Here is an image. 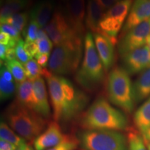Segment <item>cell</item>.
<instances>
[{"mask_svg": "<svg viewBox=\"0 0 150 150\" xmlns=\"http://www.w3.org/2000/svg\"><path fill=\"white\" fill-rule=\"evenodd\" d=\"M42 76L47 82L53 118L56 122H68L79 115L88 102V97L70 81L42 69Z\"/></svg>", "mask_w": 150, "mask_h": 150, "instance_id": "1", "label": "cell"}, {"mask_svg": "<svg viewBox=\"0 0 150 150\" xmlns=\"http://www.w3.org/2000/svg\"><path fill=\"white\" fill-rule=\"evenodd\" d=\"M81 126L84 130L123 131L128 129L125 114L112 106L104 97L97 98L82 115Z\"/></svg>", "mask_w": 150, "mask_h": 150, "instance_id": "2", "label": "cell"}, {"mask_svg": "<svg viewBox=\"0 0 150 150\" xmlns=\"http://www.w3.org/2000/svg\"><path fill=\"white\" fill-rule=\"evenodd\" d=\"M9 127L27 141H34L45 129V118L15 101L6 110Z\"/></svg>", "mask_w": 150, "mask_h": 150, "instance_id": "3", "label": "cell"}, {"mask_svg": "<svg viewBox=\"0 0 150 150\" xmlns=\"http://www.w3.org/2000/svg\"><path fill=\"white\" fill-rule=\"evenodd\" d=\"M104 72L94 38L91 33H88L84 38L83 61L75 74V80L86 91H96L104 81Z\"/></svg>", "mask_w": 150, "mask_h": 150, "instance_id": "4", "label": "cell"}, {"mask_svg": "<svg viewBox=\"0 0 150 150\" xmlns=\"http://www.w3.org/2000/svg\"><path fill=\"white\" fill-rule=\"evenodd\" d=\"M82 44V38L76 36L56 46L49 61L50 70L59 76L76 72L81 60Z\"/></svg>", "mask_w": 150, "mask_h": 150, "instance_id": "5", "label": "cell"}, {"mask_svg": "<svg viewBox=\"0 0 150 150\" xmlns=\"http://www.w3.org/2000/svg\"><path fill=\"white\" fill-rule=\"evenodd\" d=\"M109 101L121 108L123 111L131 113L134 108L133 86L127 71L121 67H115L110 71L106 84Z\"/></svg>", "mask_w": 150, "mask_h": 150, "instance_id": "6", "label": "cell"}, {"mask_svg": "<svg viewBox=\"0 0 150 150\" xmlns=\"http://www.w3.org/2000/svg\"><path fill=\"white\" fill-rule=\"evenodd\" d=\"M77 139L83 150H129L127 138L117 131L83 130Z\"/></svg>", "mask_w": 150, "mask_h": 150, "instance_id": "7", "label": "cell"}, {"mask_svg": "<svg viewBox=\"0 0 150 150\" xmlns=\"http://www.w3.org/2000/svg\"><path fill=\"white\" fill-rule=\"evenodd\" d=\"M133 0H120L106 11L99 24V34L104 35L114 45L117 42V34L125 22Z\"/></svg>", "mask_w": 150, "mask_h": 150, "instance_id": "8", "label": "cell"}, {"mask_svg": "<svg viewBox=\"0 0 150 150\" xmlns=\"http://www.w3.org/2000/svg\"><path fill=\"white\" fill-rule=\"evenodd\" d=\"M118 43V52L122 57L136 49L148 44L150 40V18L129 30Z\"/></svg>", "mask_w": 150, "mask_h": 150, "instance_id": "9", "label": "cell"}, {"mask_svg": "<svg viewBox=\"0 0 150 150\" xmlns=\"http://www.w3.org/2000/svg\"><path fill=\"white\" fill-rule=\"evenodd\" d=\"M44 29L55 46L59 45L61 43L72 38L79 36L70 27L67 21L64 13L59 9H56L54 11L51 20Z\"/></svg>", "mask_w": 150, "mask_h": 150, "instance_id": "10", "label": "cell"}, {"mask_svg": "<svg viewBox=\"0 0 150 150\" xmlns=\"http://www.w3.org/2000/svg\"><path fill=\"white\" fill-rule=\"evenodd\" d=\"M85 0H68L65 7L64 14L74 32L83 37L85 32Z\"/></svg>", "mask_w": 150, "mask_h": 150, "instance_id": "11", "label": "cell"}, {"mask_svg": "<svg viewBox=\"0 0 150 150\" xmlns=\"http://www.w3.org/2000/svg\"><path fill=\"white\" fill-rule=\"evenodd\" d=\"M123 68L129 74L142 72L150 67V51L148 45L136 49L122 56Z\"/></svg>", "mask_w": 150, "mask_h": 150, "instance_id": "12", "label": "cell"}, {"mask_svg": "<svg viewBox=\"0 0 150 150\" xmlns=\"http://www.w3.org/2000/svg\"><path fill=\"white\" fill-rule=\"evenodd\" d=\"M68 135L63 134L59 123L52 121L47 129L33 141L35 150H47L59 145Z\"/></svg>", "mask_w": 150, "mask_h": 150, "instance_id": "13", "label": "cell"}, {"mask_svg": "<svg viewBox=\"0 0 150 150\" xmlns=\"http://www.w3.org/2000/svg\"><path fill=\"white\" fill-rule=\"evenodd\" d=\"M150 18V0H134L120 38L129 30Z\"/></svg>", "mask_w": 150, "mask_h": 150, "instance_id": "14", "label": "cell"}, {"mask_svg": "<svg viewBox=\"0 0 150 150\" xmlns=\"http://www.w3.org/2000/svg\"><path fill=\"white\" fill-rule=\"evenodd\" d=\"M33 88L34 96L33 110L45 119L49 118L51 115V110L44 79L39 77L33 81Z\"/></svg>", "mask_w": 150, "mask_h": 150, "instance_id": "15", "label": "cell"}, {"mask_svg": "<svg viewBox=\"0 0 150 150\" xmlns=\"http://www.w3.org/2000/svg\"><path fill=\"white\" fill-rule=\"evenodd\" d=\"M93 38L97 53L104 66L105 72H107L113 64L115 45L107 38L99 33H95Z\"/></svg>", "mask_w": 150, "mask_h": 150, "instance_id": "16", "label": "cell"}, {"mask_svg": "<svg viewBox=\"0 0 150 150\" xmlns=\"http://www.w3.org/2000/svg\"><path fill=\"white\" fill-rule=\"evenodd\" d=\"M53 11V0H41L31 8L30 18L34 20L40 29H43L51 20Z\"/></svg>", "mask_w": 150, "mask_h": 150, "instance_id": "17", "label": "cell"}, {"mask_svg": "<svg viewBox=\"0 0 150 150\" xmlns=\"http://www.w3.org/2000/svg\"><path fill=\"white\" fill-rule=\"evenodd\" d=\"M105 13L95 0H88L86 8L85 27L95 33L99 32V24Z\"/></svg>", "mask_w": 150, "mask_h": 150, "instance_id": "18", "label": "cell"}, {"mask_svg": "<svg viewBox=\"0 0 150 150\" xmlns=\"http://www.w3.org/2000/svg\"><path fill=\"white\" fill-rule=\"evenodd\" d=\"M135 104L150 97V67L140 73L133 85Z\"/></svg>", "mask_w": 150, "mask_h": 150, "instance_id": "19", "label": "cell"}, {"mask_svg": "<svg viewBox=\"0 0 150 150\" xmlns=\"http://www.w3.org/2000/svg\"><path fill=\"white\" fill-rule=\"evenodd\" d=\"M19 104L30 109L34 108L33 81L27 79L17 85L16 100Z\"/></svg>", "mask_w": 150, "mask_h": 150, "instance_id": "20", "label": "cell"}, {"mask_svg": "<svg viewBox=\"0 0 150 150\" xmlns=\"http://www.w3.org/2000/svg\"><path fill=\"white\" fill-rule=\"evenodd\" d=\"M31 4V0H3L1 1L0 13L1 21L28 8Z\"/></svg>", "mask_w": 150, "mask_h": 150, "instance_id": "21", "label": "cell"}, {"mask_svg": "<svg viewBox=\"0 0 150 150\" xmlns=\"http://www.w3.org/2000/svg\"><path fill=\"white\" fill-rule=\"evenodd\" d=\"M134 122L140 133L150 128V97L135 112Z\"/></svg>", "mask_w": 150, "mask_h": 150, "instance_id": "22", "label": "cell"}, {"mask_svg": "<svg viewBox=\"0 0 150 150\" xmlns=\"http://www.w3.org/2000/svg\"><path fill=\"white\" fill-rule=\"evenodd\" d=\"M0 138L1 140L8 141L18 147L27 143V140L24 139L20 135L16 134V131L13 130L6 123L3 121H1L0 124Z\"/></svg>", "mask_w": 150, "mask_h": 150, "instance_id": "23", "label": "cell"}, {"mask_svg": "<svg viewBox=\"0 0 150 150\" xmlns=\"http://www.w3.org/2000/svg\"><path fill=\"white\" fill-rule=\"evenodd\" d=\"M127 139L129 150H149L142 134L134 128L127 129Z\"/></svg>", "mask_w": 150, "mask_h": 150, "instance_id": "24", "label": "cell"}, {"mask_svg": "<svg viewBox=\"0 0 150 150\" xmlns=\"http://www.w3.org/2000/svg\"><path fill=\"white\" fill-rule=\"evenodd\" d=\"M30 15L27 12H20L14 14L5 20H1V23H8L16 27L20 33H24L27 25Z\"/></svg>", "mask_w": 150, "mask_h": 150, "instance_id": "25", "label": "cell"}, {"mask_svg": "<svg viewBox=\"0 0 150 150\" xmlns=\"http://www.w3.org/2000/svg\"><path fill=\"white\" fill-rule=\"evenodd\" d=\"M4 65H5L7 67V68L12 73L17 85L27 80V75H26L25 70H24L23 65L20 62L17 61V60L8 61H5Z\"/></svg>", "mask_w": 150, "mask_h": 150, "instance_id": "26", "label": "cell"}, {"mask_svg": "<svg viewBox=\"0 0 150 150\" xmlns=\"http://www.w3.org/2000/svg\"><path fill=\"white\" fill-rule=\"evenodd\" d=\"M38 49V54H50L52 47H53V42L50 40L47 33L45 31V29H40L39 30L36 41Z\"/></svg>", "mask_w": 150, "mask_h": 150, "instance_id": "27", "label": "cell"}, {"mask_svg": "<svg viewBox=\"0 0 150 150\" xmlns=\"http://www.w3.org/2000/svg\"><path fill=\"white\" fill-rule=\"evenodd\" d=\"M16 91V81H8L0 76V99L1 102H4L13 97Z\"/></svg>", "mask_w": 150, "mask_h": 150, "instance_id": "28", "label": "cell"}, {"mask_svg": "<svg viewBox=\"0 0 150 150\" xmlns=\"http://www.w3.org/2000/svg\"><path fill=\"white\" fill-rule=\"evenodd\" d=\"M25 70L26 75L28 79L35 81L42 75V68L38 62L33 59H31L27 63L23 65Z\"/></svg>", "mask_w": 150, "mask_h": 150, "instance_id": "29", "label": "cell"}, {"mask_svg": "<svg viewBox=\"0 0 150 150\" xmlns=\"http://www.w3.org/2000/svg\"><path fill=\"white\" fill-rule=\"evenodd\" d=\"M40 29V28L37 22L33 19L30 18L29 24H28L27 28L23 33V35L25 38L24 42H35L37 39L38 33Z\"/></svg>", "mask_w": 150, "mask_h": 150, "instance_id": "30", "label": "cell"}, {"mask_svg": "<svg viewBox=\"0 0 150 150\" xmlns=\"http://www.w3.org/2000/svg\"><path fill=\"white\" fill-rule=\"evenodd\" d=\"M79 144V142L77 138L67 136V138L61 143L47 150H76L77 149Z\"/></svg>", "mask_w": 150, "mask_h": 150, "instance_id": "31", "label": "cell"}, {"mask_svg": "<svg viewBox=\"0 0 150 150\" xmlns=\"http://www.w3.org/2000/svg\"><path fill=\"white\" fill-rule=\"evenodd\" d=\"M15 49H16L17 59H18V61L20 62L22 65L25 64L31 59L24 49V42L22 39L18 41Z\"/></svg>", "mask_w": 150, "mask_h": 150, "instance_id": "32", "label": "cell"}, {"mask_svg": "<svg viewBox=\"0 0 150 150\" xmlns=\"http://www.w3.org/2000/svg\"><path fill=\"white\" fill-rule=\"evenodd\" d=\"M1 31L5 32L10 35L11 38L16 39L17 40H20L21 39L20 37V33L18 31V29L8 23H1V27H0Z\"/></svg>", "mask_w": 150, "mask_h": 150, "instance_id": "33", "label": "cell"}, {"mask_svg": "<svg viewBox=\"0 0 150 150\" xmlns=\"http://www.w3.org/2000/svg\"><path fill=\"white\" fill-rule=\"evenodd\" d=\"M24 49L26 52L29 56L31 59L35 57L38 52V49L36 42H24Z\"/></svg>", "mask_w": 150, "mask_h": 150, "instance_id": "34", "label": "cell"}, {"mask_svg": "<svg viewBox=\"0 0 150 150\" xmlns=\"http://www.w3.org/2000/svg\"><path fill=\"white\" fill-rule=\"evenodd\" d=\"M104 11H108L120 0H95Z\"/></svg>", "mask_w": 150, "mask_h": 150, "instance_id": "35", "label": "cell"}, {"mask_svg": "<svg viewBox=\"0 0 150 150\" xmlns=\"http://www.w3.org/2000/svg\"><path fill=\"white\" fill-rule=\"evenodd\" d=\"M0 76H1L2 77L4 78L6 80L8 81H16L12 73H11V71L7 68V67L5 65H3L2 66H1Z\"/></svg>", "mask_w": 150, "mask_h": 150, "instance_id": "36", "label": "cell"}, {"mask_svg": "<svg viewBox=\"0 0 150 150\" xmlns=\"http://www.w3.org/2000/svg\"><path fill=\"white\" fill-rule=\"evenodd\" d=\"M36 61L42 67H45L48 65L50 61V54H38L35 56Z\"/></svg>", "mask_w": 150, "mask_h": 150, "instance_id": "37", "label": "cell"}, {"mask_svg": "<svg viewBox=\"0 0 150 150\" xmlns=\"http://www.w3.org/2000/svg\"><path fill=\"white\" fill-rule=\"evenodd\" d=\"M18 146L4 140H0V150H16Z\"/></svg>", "mask_w": 150, "mask_h": 150, "instance_id": "38", "label": "cell"}, {"mask_svg": "<svg viewBox=\"0 0 150 150\" xmlns=\"http://www.w3.org/2000/svg\"><path fill=\"white\" fill-rule=\"evenodd\" d=\"M17 59L16 53V49L13 47H8L7 48L6 54V60L5 61H13V60Z\"/></svg>", "mask_w": 150, "mask_h": 150, "instance_id": "39", "label": "cell"}, {"mask_svg": "<svg viewBox=\"0 0 150 150\" xmlns=\"http://www.w3.org/2000/svg\"><path fill=\"white\" fill-rule=\"evenodd\" d=\"M7 48H8V47L4 45H0V59H1V61H4L6 60V54Z\"/></svg>", "mask_w": 150, "mask_h": 150, "instance_id": "40", "label": "cell"}, {"mask_svg": "<svg viewBox=\"0 0 150 150\" xmlns=\"http://www.w3.org/2000/svg\"><path fill=\"white\" fill-rule=\"evenodd\" d=\"M142 136H143L144 140H147V141L150 142V128L145 130V131L141 133Z\"/></svg>", "mask_w": 150, "mask_h": 150, "instance_id": "41", "label": "cell"}, {"mask_svg": "<svg viewBox=\"0 0 150 150\" xmlns=\"http://www.w3.org/2000/svg\"><path fill=\"white\" fill-rule=\"evenodd\" d=\"M16 150H33V149L27 143H24L23 145L19 146L18 149Z\"/></svg>", "mask_w": 150, "mask_h": 150, "instance_id": "42", "label": "cell"}, {"mask_svg": "<svg viewBox=\"0 0 150 150\" xmlns=\"http://www.w3.org/2000/svg\"><path fill=\"white\" fill-rule=\"evenodd\" d=\"M145 140V142L146 145H147L148 149L150 150V142L147 141V140Z\"/></svg>", "mask_w": 150, "mask_h": 150, "instance_id": "43", "label": "cell"}, {"mask_svg": "<svg viewBox=\"0 0 150 150\" xmlns=\"http://www.w3.org/2000/svg\"><path fill=\"white\" fill-rule=\"evenodd\" d=\"M148 46H149V51H150V40L149 41V42H148Z\"/></svg>", "mask_w": 150, "mask_h": 150, "instance_id": "44", "label": "cell"}, {"mask_svg": "<svg viewBox=\"0 0 150 150\" xmlns=\"http://www.w3.org/2000/svg\"><path fill=\"white\" fill-rule=\"evenodd\" d=\"M61 1H67L68 0H61Z\"/></svg>", "mask_w": 150, "mask_h": 150, "instance_id": "45", "label": "cell"}]
</instances>
